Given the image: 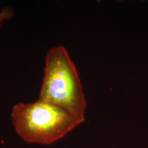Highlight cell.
Wrapping results in <instances>:
<instances>
[{
  "label": "cell",
  "mask_w": 148,
  "mask_h": 148,
  "mask_svg": "<svg viewBox=\"0 0 148 148\" xmlns=\"http://www.w3.org/2000/svg\"><path fill=\"white\" fill-rule=\"evenodd\" d=\"M13 16L14 12L12 9L8 7L3 8L0 11V27L4 23V22L10 20Z\"/></svg>",
  "instance_id": "3957f363"
},
{
  "label": "cell",
  "mask_w": 148,
  "mask_h": 148,
  "mask_svg": "<svg viewBox=\"0 0 148 148\" xmlns=\"http://www.w3.org/2000/svg\"><path fill=\"white\" fill-rule=\"evenodd\" d=\"M11 119L22 140L42 145L56 143L84 121L66 109L40 99L16 103L12 108Z\"/></svg>",
  "instance_id": "6da1fadb"
},
{
  "label": "cell",
  "mask_w": 148,
  "mask_h": 148,
  "mask_svg": "<svg viewBox=\"0 0 148 148\" xmlns=\"http://www.w3.org/2000/svg\"><path fill=\"white\" fill-rule=\"evenodd\" d=\"M39 99L84 119L86 101L82 83L76 66L63 46L51 47L46 54Z\"/></svg>",
  "instance_id": "7a4b0ae2"
}]
</instances>
